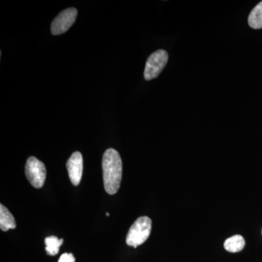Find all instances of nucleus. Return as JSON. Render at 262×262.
<instances>
[{"label": "nucleus", "instance_id": "f257e3e1", "mask_svg": "<svg viewBox=\"0 0 262 262\" xmlns=\"http://www.w3.org/2000/svg\"><path fill=\"white\" fill-rule=\"evenodd\" d=\"M102 170L103 186L108 194H116L122 180V163L116 150L106 149L103 155Z\"/></svg>", "mask_w": 262, "mask_h": 262}, {"label": "nucleus", "instance_id": "f03ea898", "mask_svg": "<svg viewBox=\"0 0 262 262\" xmlns=\"http://www.w3.org/2000/svg\"><path fill=\"white\" fill-rule=\"evenodd\" d=\"M151 221L149 217L141 216L131 225L126 237V244L132 247L144 244L151 233Z\"/></svg>", "mask_w": 262, "mask_h": 262}, {"label": "nucleus", "instance_id": "7ed1b4c3", "mask_svg": "<svg viewBox=\"0 0 262 262\" xmlns=\"http://www.w3.org/2000/svg\"><path fill=\"white\" fill-rule=\"evenodd\" d=\"M168 61V54L164 50H158L150 55L146 62L144 78L151 80L156 78L161 73Z\"/></svg>", "mask_w": 262, "mask_h": 262}, {"label": "nucleus", "instance_id": "20e7f679", "mask_svg": "<svg viewBox=\"0 0 262 262\" xmlns=\"http://www.w3.org/2000/svg\"><path fill=\"white\" fill-rule=\"evenodd\" d=\"M25 174L29 183L35 188L44 185L46 179V168L44 163L35 157H30L25 166Z\"/></svg>", "mask_w": 262, "mask_h": 262}, {"label": "nucleus", "instance_id": "39448f33", "mask_svg": "<svg viewBox=\"0 0 262 262\" xmlns=\"http://www.w3.org/2000/svg\"><path fill=\"white\" fill-rule=\"evenodd\" d=\"M77 16V10L75 8H67L58 15L51 24V33L53 35H59L69 30L75 24Z\"/></svg>", "mask_w": 262, "mask_h": 262}, {"label": "nucleus", "instance_id": "423d86ee", "mask_svg": "<svg viewBox=\"0 0 262 262\" xmlns=\"http://www.w3.org/2000/svg\"><path fill=\"white\" fill-rule=\"evenodd\" d=\"M67 169L71 182L75 186L79 185L83 171V159L80 151H75L71 155L67 163Z\"/></svg>", "mask_w": 262, "mask_h": 262}, {"label": "nucleus", "instance_id": "0eeeda50", "mask_svg": "<svg viewBox=\"0 0 262 262\" xmlns=\"http://www.w3.org/2000/svg\"><path fill=\"white\" fill-rule=\"evenodd\" d=\"M16 227L15 218L9 210L3 204L0 205V228L4 232Z\"/></svg>", "mask_w": 262, "mask_h": 262}, {"label": "nucleus", "instance_id": "6e6552de", "mask_svg": "<svg viewBox=\"0 0 262 262\" xmlns=\"http://www.w3.org/2000/svg\"><path fill=\"white\" fill-rule=\"evenodd\" d=\"M245 245H246V241L243 236L236 234L226 239L224 246L225 250L229 252L237 253L244 249Z\"/></svg>", "mask_w": 262, "mask_h": 262}, {"label": "nucleus", "instance_id": "1a4fd4ad", "mask_svg": "<svg viewBox=\"0 0 262 262\" xmlns=\"http://www.w3.org/2000/svg\"><path fill=\"white\" fill-rule=\"evenodd\" d=\"M248 24L251 28L259 29L262 28V2L258 3L250 13L248 16Z\"/></svg>", "mask_w": 262, "mask_h": 262}, {"label": "nucleus", "instance_id": "9d476101", "mask_svg": "<svg viewBox=\"0 0 262 262\" xmlns=\"http://www.w3.org/2000/svg\"><path fill=\"white\" fill-rule=\"evenodd\" d=\"M63 239H58L56 236H51L45 239L46 244V250L48 255L55 256L59 252L60 246L63 244Z\"/></svg>", "mask_w": 262, "mask_h": 262}, {"label": "nucleus", "instance_id": "9b49d317", "mask_svg": "<svg viewBox=\"0 0 262 262\" xmlns=\"http://www.w3.org/2000/svg\"><path fill=\"white\" fill-rule=\"evenodd\" d=\"M58 262H75V258L72 253H63L60 257Z\"/></svg>", "mask_w": 262, "mask_h": 262}, {"label": "nucleus", "instance_id": "f8f14e48", "mask_svg": "<svg viewBox=\"0 0 262 262\" xmlns=\"http://www.w3.org/2000/svg\"><path fill=\"white\" fill-rule=\"evenodd\" d=\"M106 215H107V216H108V215H110V213H106Z\"/></svg>", "mask_w": 262, "mask_h": 262}, {"label": "nucleus", "instance_id": "ddd939ff", "mask_svg": "<svg viewBox=\"0 0 262 262\" xmlns=\"http://www.w3.org/2000/svg\"><path fill=\"white\" fill-rule=\"evenodd\" d=\"M261 234H262V230H261Z\"/></svg>", "mask_w": 262, "mask_h": 262}]
</instances>
